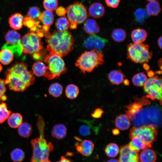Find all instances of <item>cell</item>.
Wrapping results in <instances>:
<instances>
[{
	"mask_svg": "<svg viewBox=\"0 0 162 162\" xmlns=\"http://www.w3.org/2000/svg\"><path fill=\"white\" fill-rule=\"evenodd\" d=\"M119 148L118 146L115 143H110L107 145L105 149V152L108 157H114L118 154Z\"/></svg>",
	"mask_w": 162,
	"mask_h": 162,
	"instance_id": "cell-35",
	"label": "cell"
},
{
	"mask_svg": "<svg viewBox=\"0 0 162 162\" xmlns=\"http://www.w3.org/2000/svg\"><path fill=\"white\" fill-rule=\"evenodd\" d=\"M162 36H161L158 38V45L161 49H162Z\"/></svg>",
	"mask_w": 162,
	"mask_h": 162,
	"instance_id": "cell-49",
	"label": "cell"
},
{
	"mask_svg": "<svg viewBox=\"0 0 162 162\" xmlns=\"http://www.w3.org/2000/svg\"><path fill=\"white\" fill-rule=\"evenodd\" d=\"M103 110L100 108L95 109L92 113L91 115L94 118H101L104 113Z\"/></svg>",
	"mask_w": 162,
	"mask_h": 162,
	"instance_id": "cell-43",
	"label": "cell"
},
{
	"mask_svg": "<svg viewBox=\"0 0 162 162\" xmlns=\"http://www.w3.org/2000/svg\"><path fill=\"white\" fill-rule=\"evenodd\" d=\"M148 76L150 77H152L154 75V73L152 71H149L148 72Z\"/></svg>",
	"mask_w": 162,
	"mask_h": 162,
	"instance_id": "cell-51",
	"label": "cell"
},
{
	"mask_svg": "<svg viewBox=\"0 0 162 162\" xmlns=\"http://www.w3.org/2000/svg\"><path fill=\"white\" fill-rule=\"evenodd\" d=\"M2 66L1 64L0 63V73L2 71Z\"/></svg>",
	"mask_w": 162,
	"mask_h": 162,
	"instance_id": "cell-54",
	"label": "cell"
},
{
	"mask_svg": "<svg viewBox=\"0 0 162 162\" xmlns=\"http://www.w3.org/2000/svg\"><path fill=\"white\" fill-rule=\"evenodd\" d=\"M66 10L69 22L81 24L86 20L88 16L86 8L79 2H75L69 5Z\"/></svg>",
	"mask_w": 162,
	"mask_h": 162,
	"instance_id": "cell-9",
	"label": "cell"
},
{
	"mask_svg": "<svg viewBox=\"0 0 162 162\" xmlns=\"http://www.w3.org/2000/svg\"><path fill=\"white\" fill-rule=\"evenodd\" d=\"M10 157L11 159L14 162H21L24 160L25 154L22 149L19 148H16L11 152Z\"/></svg>",
	"mask_w": 162,
	"mask_h": 162,
	"instance_id": "cell-39",
	"label": "cell"
},
{
	"mask_svg": "<svg viewBox=\"0 0 162 162\" xmlns=\"http://www.w3.org/2000/svg\"><path fill=\"white\" fill-rule=\"evenodd\" d=\"M128 145L129 148L132 150L140 151L149 148L148 146L139 138L134 137Z\"/></svg>",
	"mask_w": 162,
	"mask_h": 162,
	"instance_id": "cell-25",
	"label": "cell"
},
{
	"mask_svg": "<svg viewBox=\"0 0 162 162\" xmlns=\"http://www.w3.org/2000/svg\"><path fill=\"white\" fill-rule=\"evenodd\" d=\"M58 162H72L73 161L70 158L61 156Z\"/></svg>",
	"mask_w": 162,
	"mask_h": 162,
	"instance_id": "cell-47",
	"label": "cell"
},
{
	"mask_svg": "<svg viewBox=\"0 0 162 162\" xmlns=\"http://www.w3.org/2000/svg\"><path fill=\"white\" fill-rule=\"evenodd\" d=\"M8 119L9 126L12 128H16L22 122V116L19 113H14L9 116Z\"/></svg>",
	"mask_w": 162,
	"mask_h": 162,
	"instance_id": "cell-24",
	"label": "cell"
},
{
	"mask_svg": "<svg viewBox=\"0 0 162 162\" xmlns=\"http://www.w3.org/2000/svg\"><path fill=\"white\" fill-rule=\"evenodd\" d=\"M67 133V128L65 125L62 124L55 125L52 130V136L58 139H62L65 137Z\"/></svg>",
	"mask_w": 162,
	"mask_h": 162,
	"instance_id": "cell-19",
	"label": "cell"
},
{
	"mask_svg": "<svg viewBox=\"0 0 162 162\" xmlns=\"http://www.w3.org/2000/svg\"><path fill=\"white\" fill-rule=\"evenodd\" d=\"M11 112L8 110L6 104L2 102L0 104V124L4 122L10 115Z\"/></svg>",
	"mask_w": 162,
	"mask_h": 162,
	"instance_id": "cell-38",
	"label": "cell"
},
{
	"mask_svg": "<svg viewBox=\"0 0 162 162\" xmlns=\"http://www.w3.org/2000/svg\"><path fill=\"white\" fill-rule=\"evenodd\" d=\"M134 16L136 20L138 22L142 24L148 17L146 10L144 8H139L135 12Z\"/></svg>",
	"mask_w": 162,
	"mask_h": 162,
	"instance_id": "cell-37",
	"label": "cell"
},
{
	"mask_svg": "<svg viewBox=\"0 0 162 162\" xmlns=\"http://www.w3.org/2000/svg\"><path fill=\"white\" fill-rule=\"evenodd\" d=\"M5 84L10 90L15 92H23L34 82L32 72L29 71L27 65L23 62H16L6 71Z\"/></svg>",
	"mask_w": 162,
	"mask_h": 162,
	"instance_id": "cell-1",
	"label": "cell"
},
{
	"mask_svg": "<svg viewBox=\"0 0 162 162\" xmlns=\"http://www.w3.org/2000/svg\"><path fill=\"white\" fill-rule=\"evenodd\" d=\"M4 80L0 79V99L4 96L6 91Z\"/></svg>",
	"mask_w": 162,
	"mask_h": 162,
	"instance_id": "cell-45",
	"label": "cell"
},
{
	"mask_svg": "<svg viewBox=\"0 0 162 162\" xmlns=\"http://www.w3.org/2000/svg\"><path fill=\"white\" fill-rule=\"evenodd\" d=\"M69 27L70 29H73L76 28H77V24L74 22H69Z\"/></svg>",
	"mask_w": 162,
	"mask_h": 162,
	"instance_id": "cell-48",
	"label": "cell"
},
{
	"mask_svg": "<svg viewBox=\"0 0 162 162\" xmlns=\"http://www.w3.org/2000/svg\"><path fill=\"white\" fill-rule=\"evenodd\" d=\"M145 68H145V70H148L149 68V67L148 66V65L146 64H145Z\"/></svg>",
	"mask_w": 162,
	"mask_h": 162,
	"instance_id": "cell-53",
	"label": "cell"
},
{
	"mask_svg": "<svg viewBox=\"0 0 162 162\" xmlns=\"http://www.w3.org/2000/svg\"><path fill=\"white\" fill-rule=\"evenodd\" d=\"M83 29L86 33L89 35L94 34L100 31L99 26L97 22L92 19L86 20Z\"/></svg>",
	"mask_w": 162,
	"mask_h": 162,
	"instance_id": "cell-16",
	"label": "cell"
},
{
	"mask_svg": "<svg viewBox=\"0 0 162 162\" xmlns=\"http://www.w3.org/2000/svg\"><path fill=\"white\" fill-rule=\"evenodd\" d=\"M108 162H118V160H117L116 159H110V160H108Z\"/></svg>",
	"mask_w": 162,
	"mask_h": 162,
	"instance_id": "cell-52",
	"label": "cell"
},
{
	"mask_svg": "<svg viewBox=\"0 0 162 162\" xmlns=\"http://www.w3.org/2000/svg\"><path fill=\"white\" fill-rule=\"evenodd\" d=\"M6 43L2 49L10 50L13 55L20 56L22 53V47L21 43L20 34L15 30L8 31L5 36Z\"/></svg>",
	"mask_w": 162,
	"mask_h": 162,
	"instance_id": "cell-11",
	"label": "cell"
},
{
	"mask_svg": "<svg viewBox=\"0 0 162 162\" xmlns=\"http://www.w3.org/2000/svg\"><path fill=\"white\" fill-rule=\"evenodd\" d=\"M47 44V50L50 53L64 56L73 49L74 39L69 31H49L44 33Z\"/></svg>",
	"mask_w": 162,
	"mask_h": 162,
	"instance_id": "cell-2",
	"label": "cell"
},
{
	"mask_svg": "<svg viewBox=\"0 0 162 162\" xmlns=\"http://www.w3.org/2000/svg\"><path fill=\"white\" fill-rule=\"evenodd\" d=\"M108 78L112 84L118 85L123 81L124 76L120 71L118 70H113L109 73Z\"/></svg>",
	"mask_w": 162,
	"mask_h": 162,
	"instance_id": "cell-27",
	"label": "cell"
},
{
	"mask_svg": "<svg viewBox=\"0 0 162 162\" xmlns=\"http://www.w3.org/2000/svg\"><path fill=\"white\" fill-rule=\"evenodd\" d=\"M79 93V88L73 84H70L68 85L65 90L66 97L71 99L76 98L78 96Z\"/></svg>",
	"mask_w": 162,
	"mask_h": 162,
	"instance_id": "cell-30",
	"label": "cell"
},
{
	"mask_svg": "<svg viewBox=\"0 0 162 162\" xmlns=\"http://www.w3.org/2000/svg\"><path fill=\"white\" fill-rule=\"evenodd\" d=\"M87 122L88 123L87 124L81 125L79 128V132L80 134L83 136H88L91 133L89 122L87 121Z\"/></svg>",
	"mask_w": 162,
	"mask_h": 162,
	"instance_id": "cell-42",
	"label": "cell"
},
{
	"mask_svg": "<svg viewBox=\"0 0 162 162\" xmlns=\"http://www.w3.org/2000/svg\"><path fill=\"white\" fill-rule=\"evenodd\" d=\"M38 19L44 25L50 26L53 22L54 17L52 11L46 10L40 13Z\"/></svg>",
	"mask_w": 162,
	"mask_h": 162,
	"instance_id": "cell-23",
	"label": "cell"
},
{
	"mask_svg": "<svg viewBox=\"0 0 162 162\" xmlns=\"http://www.w3.org/2000/svg\"><path fill=\"white\" fill-rule=\"evenodd\" d=\"M147 1L150 2H152L156 1L157 0H147Z\"/></svg>",
	"mask_w": 162,
	"mask_h": 162,
	"instance_id": "cell-55",
	"label": "cell"
},
{
	"mask_svg": "<svg viewBox=\"0 0 162 162\" xmlns=\"http://www.w3.org/2000/svg\"><path fill=\"white\" fill-rule=\"evenodd\" d=\"M150 102L145 97L136 99L133 103H131L125 107L126 115L129 119L133 120L136 118V115L142 109L144 106L150 104Z\"/></svg>",
	"mask_w": 162,
	"mask_h": 162,
	"instance_id": "cell-12",
	"label": "cell"
},
{
	"mask_svg": "<svg viewBox=\"0 0 162 162\" xmlns=\"http://www.w3.org/2000/svg\"><path fill=\"white\" fill-rule=\"evenodd\" d=\"M140 151L132 150L128 145L123 146L119 150L120 156L118 161L122 162H137L139 161V153Z\"/></svg>",
	"mask_w": 162,
	"mask_h": 162,
	"instance_id": "cell-14",
	"label": "cell"
},
{
	"mask_svg": "<svg viewBox=\"0 0 162 162\" xmlns=\"http://www.w3.org/2000/svg\"><path fill=\"white\" fill-rule=\"evenodd\" d=\"M80 143L77 142L75 143V146L77 151L82 155L88 156L92 153L94 145L91 140H80Z\"/></svg>",
	"mask_w": 162,
	"mask_h": 162,
	"instance_id": "cell-15",
	"label": "cell"
},
{
	"mask_svg": "<svg viewBox=\"0 0 162 162\" xmlns=\"http://www.w3.org/2000/svg\"><path fill=\"white\" fill-rule=\"evenodd\" d=\"M32 72L38 76H44L46 71V65L42 62H37L34 63L32 67Z\"/></svg>",
	"mask_w": 162,
	"mask_h": 162,
	"instance_id": "cell-31",
	"label": "cell"
},
{
	"mask_svg": "<svg viewBox=\"0 0 162 162\" xmlns=\"http://www.w3.org/2000/svg\"><path fill=\"white\" fill-rule=\"evenodd\" d=\"M43 61L47 65L44 76L48 80L58 78L67 70L62 57L56 54L50 52L45 56Z\"/></svg>",
	"mask_w": 162,
	"mask_h": 162,
	"instance_id": "cell-6",
	"label": "cell"
},
{
	"mask_svg": "<svg viewBox=\"0 0 162 162\" xmlns=\"http://www.w3.org/2000/svg\"><path fill=\"white\" fill-rule=\"evenodd\" d=\"M14 55L9 49H2L0 52V62L4 65L10 64L13 60Z\"/></svg>",
	"mask_w": 162,
	"mask_h": 162,
	"instance_id": "cell-28",
	"label": "cell"
},
{
	"mask_svg": "<svg viewBox=\"0 0 162 162\" xmlns=\"http://www.w3.org/2000/svg\"><path fill=\"white\" fill-rule=\"evenodd\" d=\"M24 18L21 14L16 13L11 15L9 19V23L10 26L15 30L21 29L23 26Z\"/></svg>",
	"mask_w": 162,
	"mask_h": 162,
	"instance_id": "cell-18",
	"label": "cell"
},
{
	"mask_svg": "<svg viewBox=\"0 0 162 162\" xmlns=\"http://www.w3.org/2000/svg\"><path fill=\"white\" fill-rule=\"evenodd\" d=\"M111 36L112 39L115 41L121 42L123 41L126 38V33L122 28H115L112 31Z\"/></svg>",
	"mask_w": 162,
	"mask_h": 162,
	"instance_id": "cell-32",
	"label": "cell"
},
{
	"mask_svg": "<svg viewBox=\"0 0 162 162\" xmlns=\"http://www.w3.org/2000/svg\"><path fill=\"white\" fill-rule=\"evenodd\" d=\"M147 34L144 29L137 28L134 30L131 34L132 41L135 43H142L144 41L147 37Z\"/></svg>",
	"mask_w": 162,
	"mask_h": 162,
	"instance_id": "cell-21",
	"label": "cell"
},
{
	"mask_svg": "<svg viewBox=\"0 0 162 162\" xmlns=\"http://www.w3.org/2000/svg\"><path fill=\"white\" fill-rule=\"evenodd\" d=\"M45 126L44 121L41 116L38 118L37 126L40 132L39 137L32 140L31 142L33 150V155L31 159L32 162H50L49 159L50 153L53 150L52 142L47 143L44 138Z\"/></svg>",
	"mask_w": 162,
	"mask_h": 162,
	"instance_id": "cell-3",
	"label": "cell"
},
{
	"mask_svg": "<svg viewBox=\"0 0 162 162\" xmlns=\"http://www.w3.org/2000/svg\"><path fill=\"white\" fill-rule=\"evenodd\" d=\"M18 128V133L20 136L24 138H27L31 135L32 127L28 123L22 122Z\"/></svg>",
	"mask_w": 162,
	"mask_h": 162,
	"instance_id": "cell-29",
	"label": "cell"
},
{
	"mask_svg": "<svg viewBox=\"0 0 162 162\" xmlns=\"http://www.w3.org/2000/svg\"><path fill=\"white\" fill-rule=\"evenodd\" d=\"M115 124L118 129L125 130L129 128L130 123L129 118L126 114H121L116 118Z\"/></svg>",
	"mask_w": 162,
	"mask_h": 162,
	"instance_id": "cell-20",
	"label": "cell"
},
{
	"mask_svg": "<svg viewBox=\"0 0 162 162\" xmlns=\"http://www.w3.org/2000/svg\"><path fill=\"white\" fill-rule=\"evenodd\" d=\"M108 42L106 39L94 34L91 35L84 41L83 46L89 50H96L101 52V50L104 47Z\"/></svg>",
	"mask_w": 162,
	"mask_h": 162,
	"instance_id": "cell-13",
	"label": "cell"
},
{
	"mask_svg": "<svg viewBox=\"0 0 162 162\" xmlns=\"http://www.w3.org/2000/svg\"><path fill=\"white\" fill-rule=\"evenodd\" d=\"M21 42L23 54H30L35 59L41 58L43 43L36 33L32 31L27 33L21 38Z\"/></svg>",
	"mask_w": 162,
	"mask_h": 162,
	"instance_id": "cell-5",
	"label": "cell"
},
{
	"mask_svg": "<svg viewBox=\"0 0 162 162\" xmlns=\"http://www.w3.org/2000/svg\"><path fill=\"white\" fill-rule=\"evenodd\" d=\"M40 14L39 8L36 6H33L31 7L29 10L27 16L29 18L35 20L38 19Z\"/></svg>",
	"mask_w": 162,
	"mask_h": 162,
	"instance_id": "cell-41",
	"label": "cell"
},
{
	"mask_svg": "<svg viewBox=\"0 0 162 162\" xmlns=\"http://www.w3.org/2000/svg\"><path fill=\"white\" fill-rule=\"evenodd\" d=\"M58 4V0H44L43 2L44 8L52 11L56 10Z\"/></svg>",
	"mask_w": 162,
	"mask_h": 162,
	"instance_id": "cell-40",
	"label": "cell"
},
{
	"mask_svg": "<svg viewBox=\"0 0 162 162\" xmlns=\"http://www.w3.org/2000/svg\"><path fill=\"white\" fill-rule=\"evenodd\" d=\"M104 61L102 52L93 49L83 52L76 60L75 65L84 73L90 72L102 64Z\"/></svg>",
	"mask_w": 162,
	"mask_h": 162,
	"instance_id": "cell-4",
	"label": "cell"
},
{
	"mask_svg": "<svg viewBox=\"0 0 162 162\" xmlns=\"http://www.w3.org/2000/svg\"><path fill=\"white\" fill-rule=\"evenodd\" d=\"M146 75L143 72L138 73L135 75L132 78V81L134 84L137 86H144L147 80Z\"/></svg>",
	"mask_w": 162,
	"mask_h": 162,
	"instance_id": "cell-34",
	"label": "cell"
},
{
	"mask_svg": "<svg viewBox=\"0 0 162 162\" xmlns=\"http://www.w3.org/2000/svg\"><path fill=\"white\" fill-rule=\"evenodd\" d=\"M112 133L114 135H117L119 134V131L118 129H115L112 130Z\"/></svg>",
	"mask_w": 162,
	"mask_h": 162,
	"instance_id": "cell-50",
	"label": "cell"
},
{
	"mask_svg": "<svg viewBox=\"0 0 162 162\" xmlns=\"http://www.w3.org/2000/svg\"><path fill=\"white\" fill-rule=\"evenodd\" d=\"M105 8L100 3L95 2L92 3L88 8L89 14L95 18L102 17L105 13Z\"/></svg>",
	"mask_w": 162,
	"mask_h": 162,
	"instance_id": "cell-17",
	"label": "cell"
},
{
	"mask_svg": "<svg viewBox=\"0 0 162 162\" xmlns=\"http://www.w3.org/2000/svg\"><path fill=\"white\" fill-rule=\"evenodd\" d=\"M50 94L54 97H58L62 93L63 87L62 85L58 83H55L51 84L48 89Z\"/></svg>",
	"mask_w": 162,
	"mask_h": 162,
	"instance_id": "cell-36",
	"label": "cell"
},
{
	"mask_svg": "<svg viewBox=\"0 0 162 162\" xmlns=\"http://www.w3.org/2000/svg\"><path fill=\"white\" fill-rule=\"evenodd\" d=\"M56 13L59 16H64L67 13L66 9L62 6H59L56 9Z\"/></svg>",
	"mask_w": 162,
	"mask_h": 162,
	"instance_id": "cell-46",
	"label": "cell"
},
{
	"mask_svg": "<svg viewBox=\"0 0 162 162\" xmlns=\"http://www.w3.org/2000/svg\"><path fill=\"white\" fill-rule=\"evenodd\" d=\"M55 25L58 30L63 31L68 30L69 27L70 23L67 18L63 16L57 20Z\"/></svg>",
	"mask_w": 162,
	"mask_h": 162,
	"instance_id": "cell-33",
	"label": "cell"
},
{
	"mask_svg": "<svg viewBox=\"0 0 162 162\" xmlns=\"http://www.w3.org/2000/svg\"><path fill=\"white\" fill-rule=\"evenodd\" d=\"M156 158L155 152L150 149H144L139 156V161L142 162H154L155 161Z\"/></svg>",
	"mask_w": 162,
	"mask_h": 162,
	"instance_id": "cell-22",
	"label": "cell"
},
{
	"mask_svg": "<svg viewBox=\"0 0 162 162\" xmlns=\"http://www.w3.org/2000/svg\"><path fill=\"white\" fill-rule=\"evenodd\" d=\"M146 10L148 14L151 16H156L161 11L159 3L157 1L150 2L146 6Z\"/></svg>",
	"mask_w": 162,
	"mask_h": 162,
	"instance_id": "cell-26",
	"label": "cell"
},
{
	"mask_svg": "<svg viewBox=\"0 0 162 162\" xmlns=\"http://www.w3.org/2000/svg\"><path fill=\"white\" fill-rule=\"evenodd\" d=\"M144 90L147 97L152 100L162 101V79L158 76H153L147 79L144 85Z\"/></svg>",
	"mask_w": 162,
	"mask_h": 162,
	"instance_id": "cell-10",
	"label": "cell"
},
{
	"mask_svg": "<svg viewBox=\"0 0 162 162\" xmlns=\"http://www.w3.org/2000/svg\"><path fill=\"white\" fill-rule=\"evenodd\" d=\"M106 5L109 7L116 8L118 5L120 0H105Z\"/></svg>",
	"mask_w": 162,
	"mask_h": 162,
	"instance_id": "cell-44",
	"label": "cell"
},
{
	"mask_svg": "<svg viewBox=\"0 0 162 162\" xmlns=\"http://www.w3.org/2000/svg\"><path fill=\"white\" fill-rule=\"evenodd\" d=\"M158 129L157 126L152 124L134 127L130 130L129 137L130 139L134 137L138 138L151 148L152 143L157 139Z\"/></svg>",
	"mask_w": 162,
	"mask_h": 162,
	"instance_id": "cell-8",
	"label": "cell"
},
{
	"mask_svg": "<svg viewBox=\"0 0 162 162\" xmlns=\"http://www.w3.org/2000/svg\"><path fill=\"white\" fill-rule=\"evenodd\" d=\"M128 58L136 63L147 62L152 58V52L148 45L142 43H130L127 46Z\"/></svg>",
	"mask_w": 162,
	"mask_h": 162,
	"instance_id": "cell-7",
	"label": "cell"
}]
</instances>
